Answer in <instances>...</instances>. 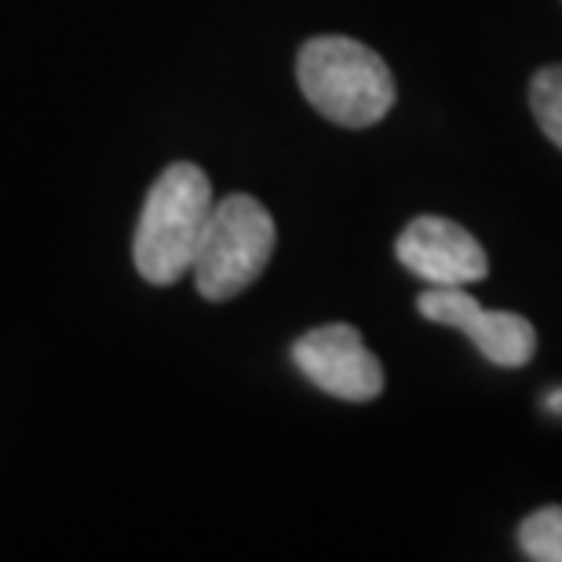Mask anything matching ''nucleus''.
I'll return each mask as SVG.
<instances>
[{"label": "nucleus", "mask_w": 562, "mask_h": 562, "mask_svg": "<svg viewBox=\"0 0 562 562\" xmlns=\"http://www.w3.org/2000/svg\"><path fill=\"white\" fill-rule=\"evenodd\" d=\"M296 81L307 103L344 128H369L395 106V77L387 63L351 37H314L303 44Z\"/></svg>", "instance_id": "obj_1"}, {"label": "nucleus", "mask_w": 562, "mask_h": 562, "mask_svg": "<svg viewBox=\"0 0 562 562\" xmlns=\"http://www.w3.org/2000/svg\"><path fill=\"white\" fill-rule=\"evenodd\" d=\"M216 205L209 176L198 165L176 161L154 179L136 227V271L150 285H172L194 263L201 231Z\"/></svg>", "instance_id": "obj_2"}, {"label": "nucleus", "mask_w": 562, "mask_h": 562, "mask_svg": "<svg viewBox=\"0 0 562 562\" xmlns=\"http://www.w3.org/2000/svg\"><path fill=\"white\" fill-rule=\"evenodd\" d=\"M274 220L249 194L220 198L194 252L198 292L212 303L238 296L267 271L274 256Z\"/></svg>", "instance_id": "obj_3"}, {"label": "nucleus", "mask_w": 562, "mask_h": 562, "mask_svg": "<svg viewBox=\"0 0 562 562\" xmlns=\"http://www.w3.org/2000/svg\"><path fill=\"white\" fill-rule=\"evenodd\" d=\"M427 322L471 336L479 355L501 369H522L537 355V329L515 311H486L464 285H431L417 296Z\"/></svg>", "instance_id": "obj_4"}, {"label": "nucleus", "mask_w": 562, "mask_h": 562, "mask_svg": "<svg viewBox=\"0 0 562 562\" xmlns=\"http://www.w3.org/2000/svg\"><path fill=\"white\" fill-rule=\"evenodd\" d=\"M292 362L314 387L340 402H373L384 395V366L355 325L333 322L292 344Z\"/></svg>", "instance_id": "obj_5"}, {"label": "nucleus", "mask_w": 562, "mask_h": 562, "mask_svg": "<svg viewBox=\"0 0 562 562\" xmlns=\"http://www.w3.org/2000/svg\"><path fill=\"white\" fill-rule=\"evenodd\" d=\"M395 252L427 285H475L490 274V256L468 227L442 216H417L398 234Z\"/></svg>", "instance_id": "obj_6"}, {"label": "nucleus", "mask_w": 562, "mask_h": 562, "mask_svg": "<svg viewBox=\"0 0 562 562\" xmlns=\"http://www.w3.org/2000/svg\"><path fill=\"white\" fill-rule=\"evenodd\" d=\"M519 548L533 562H562V508H541L519 526Z\"/></svg>", "instance_id": "obj_7"}, {"label": "nucleus", "mask_w": 562, "mask_h": 562, "mask_svg": "<svg viewBox=\"0 0 562 562\" xmlns=\"http://www.w3.org/2000/svg\"><path fill=\"white\" fill-rule=\"evenodd\" d=\"M530 110L548 139L562 150V66H544L530 81Z\"/></svg>", "instance_id": "obj_8"}]
</instances>
